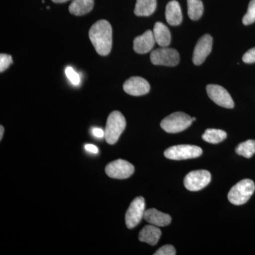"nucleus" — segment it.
Segmentation results:
<instances>
[{"instance_id":"obj_15","label":"nucleus","mask_w":255,"mask_h":255,"mask_svg":"<svg viewBox=\"0 0 255 255\" xmlns=\"http://www.w3.org/2000/svg\"><path fill=\"white\" fill-rule=\"evenodd\" d=\"M161 236L162 232L157 226L152 224L147 225L142 228L139 233L138 239L142 243H146L154 246L157 244Z\"/></svg>"},{"instance_id":"obj_22","label":"nucleus","mask_w":255,"mask_h":255,"mask_svg":"<svg viewBox=\"0 0 255 255\" xmlns=\"http://www.w3.org/2000/svg\"><path fill=\"white\" fill-rule=\"evenodd\" d=\"M236 153L246 158H251L255 154V140H248L242 142L236 147Z\"/></svg>"},{"instance_id":"obj_20","label":"nucleus","mask_w":255,"mask_h":255,"mask_svg":"<svg viewBox=\"0 0 255 255\" xmlns=\"http://www.w3.org/2000/svg\"><path fill=\"white\" fill-rule=\"evenodd\" d=\"M227 137V133L220 129H207L202 135V138L206 142L211 144H218L223 141Z\"/></svg>"},{"instance_id":"obj_21","label":"nucleus","mask_w":255,"mask_h":255,"mask_svg":"<svg viewBox=\"0 0 255 255\" xmlns=\"http://www.w3.org/2000/svg\"><path fill=\"white\" fill-rule=\"evenodd\" d=\"M188 14L191 19H199L204 12V4L201 0H187Z\"/></svg>"},{"instance_id":"obj_5","label":"nucleus","mask_w":255,"mask_h":255,"mask_svg":"<svg viewBox=\"0 0 255 255\" xmlns=\"http://www.w3.org/2000/svg\"><path fill=\"white\" fill-rule=\"evenodd\" d=\"M200 147L192 145H177L172 146L164 151V155L167 159L173 160H183L196 158L202 155Z\"/></svg>"},{"instance_id":"obj_13","label":"nucleus","mask_w":255,"mask_h":255,"mask_svg":"<svg viewBox=\"0 0 255 255\" xmlns=\"http://www.w3.org/2000/svg\"><path fill=\"white\" fill-rule=\"evenodd\" d=\"M156 43L153 32L147 30L141 36H137L133 41V50L138 54H145L153 48Z\"/></svg>"},{"instance_id":"obj_2","label":"nucleus","mask_w":255,"mask_h":255,"mask_svg":"<svg viewBox=\"0 0 255 255\" xmlns=\"http://www.w3.org/2000/svg\"><path fill=\"white\" fill-rule=\"evenodd\" d=\"M127 127V122L123 114L118 111L112 112L107 119L105 128V139L107 143L114 145L118 141L119 137Z\"/></svg>"},{"instance_id":"obj_12","label":"nucleus","mask_w":255,"mask_h":255,"mask_svg":"<svg viewBox=\"0 0 255 255\" xmlns=\"http://www.w3.org/2000/svg\"><path fill=\"white\" fill-rule=\"evenodd\" d=\"M150 84L140 77H132L124 84V91L132 96L145 95L150 92Z\"/></svg>"},{"instance_id":"obj_29","label":"nucleus","mask_w":255,"mask_h":255,"mask_svg":"<svg viewBox=\"0 0 255 255\" xmlns=\"http://www.w3.org/2000/svg\"><path fill=\"white\" fill-rule=\"evenodd\" d=\"M85 148L87 152H91V153L97 154L99 152L98 147L95 145H92V144H86L85 145Z\"/></svg>"},{"instance_id":"obj_18","label":"nucleus","mask_w":255,"mask_h":255,"mask_svg":"<svg viewBox=\"0 0 255 255\" xmlns=\"http://www.w3.org/2000/svg\"><path fill=\"white\" fill-rule=\"evenodd\" d=\"M95 0H73L69 11L75 16H82L90 12L94 7Z\"/></svg>"},{"instance_id":"obj_4","label":"nucleus","mask_w":255,"mask_h":255,"mask_svg":"<svg viewBox=\"0 0 255 255\" xmlns=\"http://www.w3.org/2000/svg\"><path fill=\"white\" fill-rule=\"evenodd\" d=\"M190 116L183 112H175L170 114L161 122L160 127L169 133H177L184 131L192 124Z\"/></svg>"},{"instance_id":"obj_1","label":"nucleus","mask_w":255,"mask_h":255,"mask_svg":"<svg viewBox=\"0 0 255 255\" xmlns=\"http://www.w3.org/2000/svg\"><path fill=\"white\" fill-rule=\"evenodd\" d=\"M89 37L96 51L105 56L110 53L112 47V27L107 20H100L92 25Z\"/></svg>"},{"instance_id":"obj_23","label":"nucleus","mask_w":255,"mask_h":255,"mask_svg":"<svg viewBox=\"0 0 255 255\" xmlns=\"http://www.w3.org/2000/svg\"><path fill=\"white\" fill-rule=\"evenodd\" d=\"M255 21V0H251L248 6V11L243 18V23L245 25H250Z\"/></svg>"},{"instance_id":"obj_32","label":"nucleus","mask_w":255,"mask_h":255,"mask_svg":"<svg viewBox=\"0 0 255 255\" xmlns=\"http://www.w3.org/2000/svg\"><path fill=\"white\" fill-rule=\"evenodd\" d=\"M196 119L195 118V117H193V118H192L193 122H194V121H196Z\"/></svg>"},{"instance_id":"obj_11","label":"nucleus","mask_w":255,"mask_h":255,"mask_svg":"<svg viewBox=\"0 0 255 255\" xmlns=\"http://www.w3.org/2000/svg\"><path fill=\"white\" fill-rule=\"evenodd\" d=\"M213 38L209 34L204 35L196 43L193 53V63L200 65L205 61L212 50Z\"/></svg>"},{"instance_id":"obj_10","label":"nucleus","mask_w":255,"mask_h":255,"mask_svg":"<svg viewBox=\"0 0 255 255\" xmlns=\"http://www.w3.org/2000/svg\"><path fill=\"white\" fill-rule=\"evenodd\" d=\"M208 95L213 102L220 107L233 109L235 104L232 97L226 89L217 85H209L206 87Z\"/></svg>"},{"instance_id":"obj_14","label":"nucleus","mask_w":255,"mask_h":255,"mask_svg":"<svg viewBox=\"0 0 255 255\" xmlns=\"http://www.w3.org/2000/svg\"><path fill=\"white\" fill-rule=\"evenodd\" d=\"M144 219L147 222L157 227H164L168 226L172 221V218L169 215L164 214L155 209H150L145 211Z\"/></svg>"},{"instance_id":"obj_9","label":"nucleus","mask_w":255,"mask_h":255,"mask_svg":"<svg viewBox=\"0 0 255 255\" xmlns=\"http://www.w3.org/2000/svg\"><path fill=\"white\" fill-rule=\"evenodd\" d=\"M134 166L128 161L117 159L107 164L105 172L107 175L113 179H125L133 174Z\"/></svg>"},{"instance_id":"obj_25","label":"nucleus","mask_w":255,"mask_h":255,"mask_svg":"<svg viewBox=\"0 0 255 255\" xmlns=\"http://www.w3.org/2000/svg\"><path fill=\"white\" fill-rule=\"evenodd\" d=\"M13 60L11 55L1 53L0 55V72L3 73L12 64Z\"/></svg>"},{"instance_id":"obj_26","label":"nucleus","mask_w":255,"mask_h":255,"mask_svg":"<svg viewBox=\"0 0 255 255\" xmlns=\"http://www.w3.org/2000/svg\"><path fill=\"white\" fill-rule=\"evenodd\" d=\"M176 250L171 245H166L159 248L158 251L154 253V255H175Z\"/></svg>"},{"instance_id":"obj_16","label":"nucleus","mask_w":255,"mask_h":255,"mask_svg":"<svg viewBox=\"0 0 255 255\" xmlns=\"http://www.w3.org/2000/svg\"><path fill=\"white\" fill-rule=\"evenodd\" d=\"M165 17L171 26H178L182 21V13L180 5L176 0L169 1L166 6Z\"/></svg>"},{"instance_id":"obj_31","label":"nucleus","mask_w":255,"mask_h":255,"mask_svg":"<svg viewBox=\"0 0 255 255\" xmlns=\"http://www.w3.org/2000/svg\"><path fill=\"white\" fill-rule=\"evenodd\" d=\"M55 3H63L68 1L69 0H52Z\"/></svg>"},{"instance_id":"obj_19","label":"nucleus","mask_w":255,"mask_h":255,"mask_svg":"<svg viewBox=\"0 0 255 255\" xmlns=\"http://www.w3.org/2000/svg\"><path fill=\"white\" fill-rule=\"evenodd\" d=\"M157 8V0H137L134 13L138 16H148Z\"/></svg>"},{"instance_id":"obj_7","label":"nucleus","mask_w":255,"mask_h":255,"mask_svg":"<svg viewBox=\"0 0 255 255\" xmlns=\"http://www.w3.org/2000/svg\"><path fill=\"white\" fill-rule=\"evenodd\" d=\"M145 199L142 196L135 198L132 201L126 214V225L129 229L135 228L144 219L145 212Z\"/></svg>"},{"instance_id":"obj_24","label":"nucleus","mask_w":255,"mask_h":255,"mask_svg":"<svg viewBox=\"0 0 255 255\" xmlns=\"http://www.w3.org/2000/svg\"><path fill=\"white\" fill-rule=\"evenodd\" d=\"M65 75H66L67 78L69 79L70 82L73 84V85H78L80 82V77L78 75L77 72L75 71V70L71 67H68L65 69Z\"/></svg>"},{"instance_id":"obj_27","label":"nucleus","mask_w":255,"mask_h":255,"mask_svg":"<svg viewBox=\"0 0 255 255\" xmlns=\"http://www.w3.org/2000/svg\"><path fill=\"white\" fill-rule=\"evenodd\" d=\"M243 60L244 63L248 64L255 63V47L245 53Z\"/></svg>"},{"instance_id":"obj_6","label":"nucleus","mask_w":255,"mask_h":255,"mask_svg":"<svg viewBox=\"0 0 255 255\" xmlns=\"http://www.w3.org/2000/svg\"><path fill=\"white\" fill-rule=\"evenodd\" d=\"M150 60L155 65L176 66L179 63V54L177 50L167 47L157 48L151 53Z\"/></svg>"},{"instance_id":"obj_17","label":"nucleus","mask_w":255,"mask_h":255,"mask_svg":"<svg viewBox=\"0 0 255 255\" xmlns=\"http://www.w3.org/2000/svg\"><path fill=\"white\" fill-rule=\"evenodd\" d=\"M153 35L156 43L161 47H167L170 44L171 33L169 28L162 22H157L153 28Z\"/></svg>"},{"instance_id":"obj_28","label":"nucleus","mask_w":255,"mask_h":255,"mask_svg":"<svg viewBox=\"0 0 255 255\" xmlns=\"http://www.w3.org/2000/svg\"><path fill=\"white\" fill-rule=\"evenodd\" d=\"M92 133H93V135H95L96 137H98V138H102L105 135V131L102 128H93Z\"/></svg>"},{"instance_id":"obj_30","label":"nucleus","mask_w":255,"mask_h":255,"mask_svg":"<svg viewBox=\"0 0 255 255\" xmlns=\"http://www.w3.org/2000/svg\"><path fill=\"white\" fill-rule=\"evenodd\" d=\"M3 134H4V127L1 126L0 127V140L2 139Z\"/></svg>"},{"instance_id":"obj_3","label":"nucleus","mask_w":255,"mask_h":255,"mask_svg":"<svg viewBox=\"0 0 255 255\" xmlns=\"http://www.w3.org/2000/svg\"><path fill=\"white\" fill-rule=\"evenodd\" d=\"M255 191V184L251 179H246L236 184L228 193V200L231 204L241 206L251 199Z\"/></svg>"},{"instance_id":"obj_8","label":"nucleus","mask_w":255,"mask_h":255,"mask_svg":"<svg viewBox=\"0 0 255 255\" xmlns=\"http://www.w3.org/2000/svg\"><path fill=\"white\" fill-rule=\"evenodd\" d=\"M211 173L207 170H196L189 172L184 178V187L191 191H200L211 182Z\"/></svg>"}]
</instances>
